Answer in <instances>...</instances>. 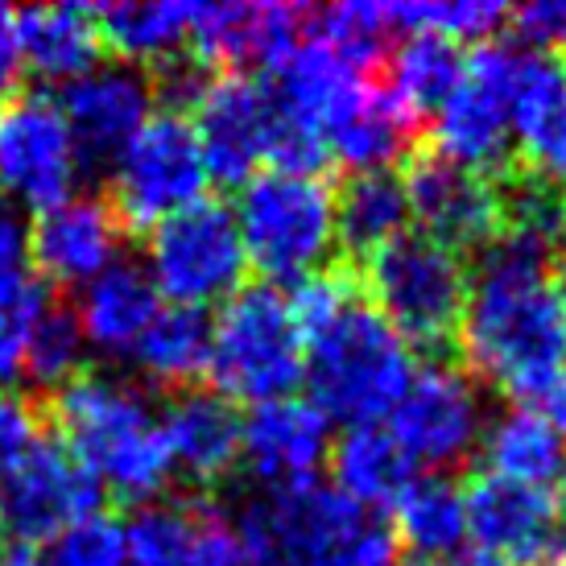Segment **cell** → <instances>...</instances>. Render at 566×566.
<instances>
[{"mask_svg":"<svg viewBox=\"0 0 566 566\" xmlns=\"http://www.w3.org/2000/svg\"><path fill=\"white\" fill-rule=\"evenodd\" d=\"M554 249L501 228L468 265V302L455 339L468 373L517 406L558 418L566 401V318L551 285Z\"/></svg>","mask_w":566,"mask_h":566,"instance_id":"cell-1","label":"cell"},{"mask_svg":"<svg viewBox=\"0 0 566 566\" xmlns=\"http://www.w3.org/2000/svg\"><path fill=\"white\" fill-rule=\"evenodd\" d=\"M50 422L59 426V447L116 501L142 509L170 484L158 406L142 385L116 373H80L54 389Z\"/></svg>","mask_w":566,"mask_h":566,"instance_id":"cell-2","label":"cell"},{"mask_svg":"<svg viewBox=\"0 0 566 566\" xmlns=\"http://www.w3.org/2000/svg\"><path fill=\"white\" fill-rule=\"evenodd\" d=\"M232 530L249 566H401V546L380 513L318 480L249 492Z\"/></svg>","mask_w":566,"mask_h":566,"instance_id":"cell-3","label":"cell"},{"mask_svg":"<svg viewBox=\"0 0 566 566\" xmlns=\"http://www.w3.org/2000/svg\"><path fill=\"white\" fill-rule=\"evenodd\" d=\"M302 380L311 406L344 426L389 418L413 377V352L356 285L318 327L306 331Z\"/></svg>","mask_w":566,"mask_h":566,"instance_id":"cell-4","label":"cell"},{"mask_svg":"<svg viewBox=\"0 0 566 566\" xmlns=\"http://www.w3.org/2000/svg\"><path fill=\"white\" fill-rule=\"evenodd\" d=\"M232 216L249 269H261L269 282H306L331 269V256L339 249L335 190L318 174L261 170L244 182Z\"/></svg>","mask_w":566,"mask_h":566,"instance_id":"cell-5","label":"cell"},{"mask_svg":"<svg viewBox=\"0 0 566 566\" xmlns=\"http://www.w3.org/2000/svg\"><path fill=\"white\" fill-rule=\"evenodd\" d=\"M306 344L290 315V302L277 285H244L223 302L220 318L211 323V360L216 394L237 401H277L294 397L302 385Z\"/></svg>","mask_w":566,"mask_h":566,"instance_id":"cell-6","label":"cell"},{"mask_svg":"<svg viewBox=\"0 0 566 566\" xmlns=\"http://www.w3.org/2000/svg\"><path fill=\"white\" fill-rule=\"evenodd\" d=\"M360 290L406 344L447 347L468 302V265L439 240L401 232L364 261Z\"/></svg>","mask_w":566,"mask_h":566,"instance_id":"cell-7","label":"cell"},{"mask_svg":"<svg viewBox=\"0 0 566 566\" xmlns=\"http://www.w3.org/2000/svg\"><path fill=\"white\" fill-rule=\"evenodd\" d=\"M108 170V207L125 232H154L170 216L207 199V182H211L195 128L178 112L149 116Z\"/></svg>","mask_w":566,"mask_h":566,"instance_id":"cell-8","label":"cell"},{"mask_svg":"<svg viewBox=\"0 0 566 566\" xmlns=\"http://www.w3.org/2000/svg\"><path fill=\"white\" fill-rule=\"evenodd\" d=\"M145 273L158 285L161 298H170V306H190V311H207L244 290L249 256L232 207L199 199L195 207L158 223L149 232Z\"/></svg>","mask_w":566,"mask_h":566,"instance_id":"cell-9","label":"cell"},{"mask_svg":"<svg viewBox=\"0 0 566 566\" xmlns=\"http://www.w3.org/2000/svg\"><path fill=\"white\" fill-rule=\"evenodd\" d=\"M521 46L480 42L463 59L459 83L434 112V154L475 174H501L513 158V75Z\"/></svg>","mask_w":566,"mask_h":566,"instance_id":"cell-10","label":"cell"},{"mask_svg":"<svg viewBox=\"0 0 566 566\" xmlns=\"http://www.w3.org/2000/svg\"><path fill=\"white\" fill-rule=\"evenodd\" d=\"M488 426V406L480 380L447 360H430L413 368L406 394L389 413V434L413 459V468H434V475L451 472L480 451Z\"/></svg>","mask_w":566,"mask_h":566,"instance_id":"cell-11","label":"cell"},{"mask_svg":"<svg viewBox=\"0 0 566 566\" xmlns=\"http://www.w3.org/2000/svg\"><path fill=\"white\" fill-rule=\"evenodd\" d=\"M83 161L59 99L46 92L13 95L0 108V199L17 211H46L75 195Z\"/></svg>","mask_w":566,"mask_h":566,"instance_id":"cell-12","label":"cell"},{"mask_svg":"<svg viewBox=\"0 0 566 566\" xmlns=\"http://www.w3.org/2000/svg\"><path fill=\"white\" fill-rule=\"evenodd\" d=\"M190 128L203 149L207 174L237 187V182L256 178L261 166H269L277 116H273L265 83L244 71H220L195 99Z\"/></svg>","mask_w":566,"mask_h":566,"instance_id":"cell-13","label":"cell"},{"mask_svg":"<svg viewBox=\"0 0 566 566\" xmlns=\"http://www.w3.org/2000/svg\"><path fill=\"white\" fill-rule=\"evenodd\" d=\"M409 220H418V232L447 244L451 252H480L501 237L504 199L501 182L475 174L468 166L422 154L406 174Z\"/></svg>","mask_w":566,"mask_h":566,"instance_id":"cell-14","label":"cell"},{"mask_svg":"<svg viewBox=\"0 0 566 566\" xmlns=\"http://www.w3.org/2000/svg\"><path fill=\"white\" fill-rule=\"evenodd\" d=\"M99 509H104L99 484L50 439L38 442L25 463L0 484V525L21 542L50 546L66 530L99 517Z\"/></svg>","mask_w":566,"mask_h":566,"instance_id":"cell-15","label":"cell"},{"mask_svg":"<svg viewBox=\"0 0 566 566\" xmlns=\"http://www.w3.org/2000/svg\"><path fill=\"white\" fill-rule=\"evenodd\" d=\"M59 108L66 116V128L75 137L83 166H112L120 158L145 120L154 116V80L149 66L133 63H95L71 80L59 95Z\"/></svg>","mask_w":566,"mask_h":566,"instance_id":"cell-16","label":"cell"},{"mask_svg":"<svg viewBox=\"0 0 566 566\" xmlns=\"http://www.w3.org/2000/svg\"><path fill=\"white\" fill-rule=\"evenodd\" d=\"M125 530V566H249L232 517L199 496H158Z\"/></svg>","mask_w":566,"mask_h":566,"instance_id":"cell-17","label":"cell"},{"mask_svg":"<svg viewBox=\"0 0 566 566\" xmlns=\"http://www.w3.org/2000/svg\"><path fill=\"white\" fill-rule=\"evenodd\" d=\"M463 504H468V537L475 542V551L496 554L504 563L537 566L566 546L563 521L554 513L546 488L513 484L484 472L463 488Z\"/></svg>","mask_w":566,"mask_h":566,"instance_id":"cell-18","label":"cell"},{"mask_svg":"<svg viewBox=\"0 0 566 566\" xmlns=\"http://www.w3.org/2000/svg\"><path fill=\"white\" fill-rule=\"evenodd\" d=\"M120 237L125 228L108 199L71 195L63 203L38 211L33 223H25V256L33 261L42 282L83 290L120 261Z\"/></svg>","mask_w":566,"mask_h":566,"instance_id":"cell-19","label":"cell"},{"mask_svg":"<svg viewBox=\"0 0 566 566\" xmlns=\"http://www.w3.org/2000/svg\"><path fill=\"white\" fill-rule=\"evenodd\" d=\"M331 455V422L306 397H277L240 418V463L256 488L306 484Z\"/></svg>","mask_w":566,"mask_h":566,"instance_id":"cell-20","label":"cell"},{"mask_svg":"<svg viewBox=\"0 0 566 566\" xmlns=\"http://www.w3.org/2000/svg\"><path fill=\"white\" fill-rule=\"evenodd\" d=\"M311 25V9L294 4H195L187 50L211 71H240L244 63L269 66L298 46Z\"/></svg>","mask_w":566,"mask_h":566,"instance_id":"cell-21","label":"cell"},{"mask_svg":"<svg viewBox=\"0 0 566 566\" xmlns=\"http://www.w3.org/2000/svg\"><path fill=\"white\" fill-rule=\"evenodd\" d=\"M170 475L195 488L223 484L240 463V413L216 389H178L158 409Z\"/></svg>","mask_w":566,"mask_h":566,"instance_id":"cell-22","label":"cell"},{"mask_svg":"<svg viewBox=\"0 0 566 566\" xmlns=\"http://www.w3.org/2000/svg\"><path fill=\"white\" fill-rule=\"evenodd\" d=\"M161 311L158 285L149 282L145 265L137 261H116L104 269L95 282L83 285L75 318L87 347L99 356H116V360H133V352L142 344V335Z\"/></svg>","mask_w":566,"mask_h":566,"instance_id":"cell-23","label":"cell"},{"mask_svg":"<svg viewBox=\"0 0 566 566\" xmlns=\"http://www.w3.org/2000/svg\"><path fill=\"white\" fill-rule=\"evenodd\" d=\"M99 21L87 4H38L17 13V54L38 80L71 83L99 59Z\"/></svg>","mask_w":566,"mask_h":566,"instance_id":"cell-24","label":"cell"},{"mask_svg":"<svg viewBox=\"0 0 566 566\" xmlns=\"http://www.w3.org/2000/svg\"><path fill=\"white\" fill-rule=\"evenodd\" d=\"M331 475L347 501H356L368 513H380V509H394L401 501L413 480H418V468L413 459L401 451V442L389 434V426H347L344 439L331 442Z\"/></svg>","mask_w":566,"mask_h":566,"instance_id":"cell-25","label":"cell"},{"mask_svg":"<svg viewBox=\"0 0 566 566\" xmlns=\"http://www.w3.org/2000/svg\"><path fill=\"white\" fill-rule=\"evenodd\" d=\"M480 455L488 463V475L542 488L546 480H558V472H563L566 430L542 409L513 406L496 418H488Z\"/></svg>","mask_w":566,"mask_h":566,"instance_id":"cell-26","label":"cell"},{"mask_svg":"<svg viewBox=\"0 0 566 566\" xmlns=\"http://www.w3.org/2000/svg\"><path fill=\"white\" fill-rule=\"evenodd\" d=\"M409 142H413V120L389 99L385 87L368 80L327 128V158H335L352 174L394 170V161H401Z\"/></svg>","mask_w":566,"mask_h":566,"instance_id":"cell-27","label":"cell"},{"mask_svg":"<svg viewBox=\"0 0 566 566\" xmlns=\"http://www.w3.org/2000/svg\"><path fill=\"white\" fill-rule=\"evenodd\" d=\"M394 537L426 566L455 558L468 542V504L451 475H418L394 504Z\"/></svg>","mask_w":566,"mask_h":566,"instance_id":"cell-28","label":"cell"},{"mask_svg":"<svg viewBox=\"0 0 566 566\" xmlns=\"http://www.w3.org/2000/svg\"><path fill=\"white\" fill-rule=\"evenodd\" d=\"M335 232L339 244L360 261L394 244L401 232H409L406 178L397 170L347 174L344 187L335 190Z\"/></svg>","mask_w":566,"mask_h":566,"instance_id":"cell-29","label":"cell"},{"mask_svg":"<svg viewBox=\"0 0 566 566\" xmlns=\"http://www.w3.org/2000/svg\"><path fill=\"white\" fill-rule=\"evenodd\" d=\"M389 80L385 92L409 120L418 116H434L442 99L451 95L463 71V54L455 42L434 38V33H406L397 46H389Z\"/></svg>","mask_w":566,"mask_h":566,"instance_id":"cell-30","label":"cell"},{"mask_svg":"<svg viewBox=\"0 0 566 566\" xmlns=\"http://www.w3.org/2000/svg\"><path fill=\"white\" fill-rule=\"evenodd\" d=\"M190 17L195 4L187 0H128L95 9L104 46H116L133 63H170L190 42Z\"/></svg>","mask_w":566,"mask_h":566,"instance_id":"cell-31","label":"cell"},{"mask_svg":"<svg viewBox=\"0 0 566 566\" xmlns=\"http://www.w3.org/2000/svg\"><path fill=\"white\" fill-rule=\"evenodd\" d=\"M133 360L149 380L166 389H195L211 360V318L190 306H161L149 323Z\"/></svg>","mask_w":566,"mask_h":566,"instance_id":"cell-32","label":"cell"},{"mask_svg":"<svg viewBox=\"0 0 566 566\" xmlns=\"http://www.w3.org/2000/svg\"><path fill=\"white\" fill-rule=\"evenodd\" d=\"M306 33L318 38L327 50H335L347 66H356L360 75H368L389 54V42H394L397 30H394V17H389V4L347 0V4L315 9Z\"/></svg>","mask_w":566,"mask_h":566,"instance_id":"cell-33","label":"cell"},{"mask_svg":"<svg viewBox=\"0 0 566 566\" xmlns=\"http://www.w3.org/2000/svg\"><path fill=\"white\" fill-rule=\"evenodd\" d=\"M394 30L401 33H434L447 42H488L509 21L504 4L492 0H413V4H389Z\"/></svg>","mask_w":566,"mask_h":566,"instance_id":"cell-34","label":"cell"},{"mask_svg":"<svg viewBox=\"0 0 566 566\" xmlns=\"http://www.w3.org/2000/svg\"><path fill=\"white\" fill-rule=\"evenodd\" d=\"M83 360H87V339H83L80 331V318H75V311L50 302V311L42 315L38 331H33L21 377L54 394V389H63V385H71V380L80 377Z\"/></svg>","mask_w":566,"mask_h":566,"instance_id":"cell-35","label":"cell"},{"mask_svg":"<svg viewBox=\"0 0 566 566\" xmlns=\"http://www.w3.org/2000/svg\"><path fill=\"white\" fill-rule=\"evenodd\" d=\"M50 290L42 277H17L4 294H0V389H13V380L25 373V352L42 315L50 311Z\"/></svg>","mask_w":566,"mask_h":566,"instance_id":"cell-36","label":"cell"},{"mask_svg":"<svg viewBox=\"0 0 566 566\" xmlns=\"http://www.w3.org/2000/svg\"><path fill=\"white\" fill-rule=\"evenodd\" d=\"M38 566H125V530L112 517H92L54 537L46 551L33 554Z\"/></svg>","mask_w":566,"mask_h":566,"instance_id":"cell-37","label":"cell"},{"mask_svg":"<svg viewBox=\"0 0 566 566\" xmlns=\"http://www.w3.org/2000/svg\"><path fill=\"white\" fill-rule=\"evenodd\" d=\"M42 434V413L25 394L17 389H0V484L25 463Z\"/></svg>","mask_w":566,"mask_h":566,"instance_id":"cell-38","label":"cell"},{"mask_svg":"<svg viewBox=\"0 0 566 566\" xmlns=\"http://www.w3.org/2000/svg\"><path fill=\"white\" fill-rule=\"evenodd\" d=\"M517 38L525 42V50L534 54H563L566 50V0H534V4H521L509 13Z\"/></svg>","mask_w":566,"mask_h":566,"instance_id":"cell-39","label":"cell"},{"mask_svg":"<svg viewBox=\"0 0 566 566\" xmlns=\"http://www.w3.org/2000/svg\"><path fill=\"white\" fill-rule=\"evenodd\" d=\"M25 273V220L13 203L0 199V294Z\"/></svg>","mask_w":566,"mask_h":566,"instance_id":"cell-40","label":"cell"},{"mask_svg":"<svg viewBox=\"0 0 566 566\" xmlns=\"http://www.w3.org/2000/svg\"><path fill=\"white\" fill-rule=\"evenodd\" d=\"M21 75V54H17V13L0 4V95L9 92Z\"/></svg>","mask_w":566,"mask_h":566,"instance_id":"cell-41","label":"cell"},{"mask_svg":"<svg viewBox=\"0 0 566 566\" xmlns=\"http://www.w3.org/2000/svg\"><path fill=\"white\" fill-rule=\"evenodd\" d=\"M551 285H554V298H558L563 318H566V240L554 249V256H551Z\"/></svg>","mask_w":566,"mask_h":566,"instance_id":"cell-42","label":"cell"},{"mask_svg":"<svg viewBox=\"0 0 566 566\" xmlns=\"http://www.w3.org/2000/svg\"><path fill=\"white\" fill-rule=\"evenodd\" d=\"M439 566H513V563H504V558L484 554V551H459L455 558H447V563H439Z\"/></svg>","mask_w":566,"mask_h":566,"instance_id":"cell-43","label":"cell"},{"mask_svg":"<svg viewBox=\"0 0 566 566\" xmlns=\"http://www.w3.org/2000/svg\"><path fill=\"white\" fill-rule=\"evenodd\" d=\"M554 484H558V488H554V496H551L554 513H558V521L566 525V463H563V472H558V480H554Z\"/></svg>","mask_w":566,"mask_h":566,"instance_id":"cell-44","label":"cell"},{"mask_svg":"<svg viewBox=\"0 0 566 566\" xmlns=\"http://www.w3.org/2000/svg\"><path fill=\"white\" fill-rule=\"evenodd\" d=\"M0 566H38V558H33V554H25V551H4L0 554Z\"/></svg>","mask_w":566,"mask_h":566,"instance_id":"cell-45","label":"cell"},{"mask_svg":"<svg viewBox=\"0 0 566 566\" xmlns=\"http://www.w3.org/2000/svg\"><path fill=\"white\" fill-rule=\"evenodd\" d=\"M537 566H566V546H563V551H554L546 563H537Z\"/></svg>","mask_w":566,"mask_h":566,"instance_id":"cell-46","label":"cell"},{"mask_svg":"<svg viewBox=\"0 0 566 566\" xmlns=\"http://www.w3.org/2000/svg\"><path fill=\"white\" fill-rule=\"evenodd\" d=\"M554 422H558L566 430V401H563V409H558V418H554Z\"/></svg>","mask_w":566,"mask_h":566,"instance_id":"cell-47","label":"cell"},{"mask_svg":"<svg viewBox=\"0 0 566 566\" xmlns=\"http://www.w3.org/2000/svg\"><path fill=\"white\" fill-rule=\"evenodd\" d=\"M0 554H4V525H0Z\"/></svg>","mask_w":566,"mask_h":566,"instance_id":"cell-48","label":"cell"}]
</instances>
